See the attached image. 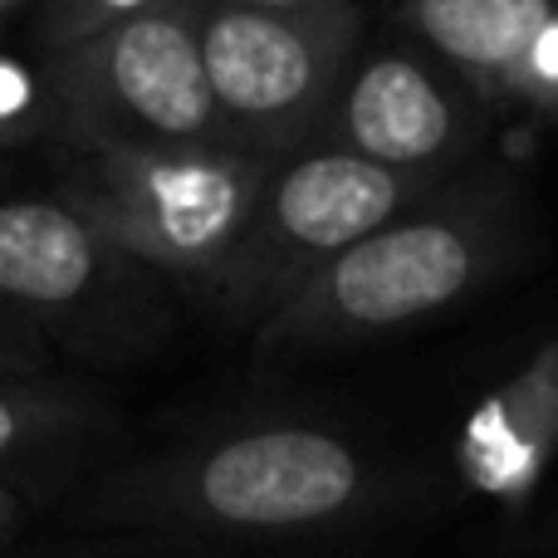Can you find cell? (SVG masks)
<instances>
[{
  "label": "cell",
  "mask_w": 558,
  "mask_h": 558,
  "mask_svg": "<svg viewBox=\"0 0 558 558\" xmlns=\"http://www.w3.org/2000/svg\"><path fill=\"white\" fill-rule=\"evenodd\" d=\"M436 471L338 416H251L118 465L74 500L94 530L182 544L304 549L416 514Z\"/></svg>",
  "instance_id": "cell-1"
},
{
  "label": "cell",
  "mask_w": 558,
  "mask_h": 558,
  "mask_svg": "<svg viewBox=\"0 0 558 558\" xmlns=\"http://www.w3.org/2000/svg\"><path fill=\"white\" fill-rule=\"evenodd\" d=\"M544 241L530 182L481 162L422 206L343 251L255 333L270 357H324L392 343L397 333L485 299Z\"/></svg>",
  "instance_id": "cell-2"
},
{
  "label": "cell",
  "mask_w": 558,
  "mask_h": 558,
  "mask_svg": "<svg viewBox=\"0 0 558 558\" xmlns=\"http://www.w3.org/2000/svg\"><path fill=\"white\" fill-rule=\"evenodd\" d=\"M39 157L49 162V192L78 206L143 270L202 304L275 172V162L235 147L64 143Z\"/></svg>",
  "instance_id": "cell-3"
},
{
  "label": "cell",
  "mask_w": 558,
  "mask_h": 558,
  "mask_svg": "<svg viewBox=\"0 0 558 558\" xmlns=\"http://www.w3.org/2000/svg\"><path fill=\"white\" fill-rule=\"evenodd\" d=\"M0 308L84 363L137 357L172 328L167 279L118 251L49 186L0 192Z\"/></svg>",
  "instance_id": "cell-4"
},
{
  "label": "cell",
  "mask_w": 558,
  "mask_h": 558,
  "mask_svg": "<svg viewBox=\"0 0 558 558\" xmlns=\"http://www.w3.org/2000/svg\"><path fill=\"white\" fill-rule=\"evenodd\" d=\"M436 192H441L436 182L357 162L333 147H304L284 157L275 162L251 226L226 275L216 279L206 308H216L221 324L260 333L279 308L294 304L299 289L318 270H328L363 235L397 221Z\"/></svg>",
  "instance_id": "cell-5"
},
{
  "label": "cell",
  "mask_w": 558,
  "mask_h": 558,
  "mask_svg": "<svg viewBox=\"0 0 558 558\" xmlns=\"http://www.w3.org/2000/svg\"><path fill=\"white\" fill-rule=\"evenodd\" d=\"M363 35V0L202 5L206 84L226 143L265 162L314 147Z\"/></svg>",
  "instance_id": "cell-6"
},
{
  "label": "cell",
  "mask_w": 558,
  "mask_h": 558,
  "mask_svg": "<svg viewBox=\"0 0 558 558\" xmlns=\"http://www.w3.org/2000/svg\"><path fill=\"white\" fill-rule=\"evenodd\" d=\"M49 59L69 113L64 143L231 147L206 84L202 10L192 0L137 10Z\"/></svg>",
  "instance_id": "cell-7"
},
{
  "label": "cell",
  "mask_w": 558,
  "mask_h": 558,
  "mask_svg": "<svg viewBox=\"0 0 558 558\" xmlns=\"http://www.w3.org/2000/svg\"><path fill=\"white\" fill-rule=\"evenodd\" d=\"M490 128L495 113L461 74L377 25L348 59L314 147L446 186L485 162Z\"/></svg>",
  "instance_id": "cell-8"
},
{
  "label": "cell",
  "mask_w": 558,
  "mask_h": 558,
  "mask_svg": "<svg viewBox=\"0 0 558 558\" xmlns=\"http://www.w3.org/2000/svg\"><path fill=\"white\" fill-rule=\"evenodd\" d=\"M383 25L461 74L495 118L558 128V0H387Z\"/></svg>",
  "instance_id": "cell-9"
},
{
  "label": "cell",
  "mask_w": 558,
  "mask_h": 558,
  "mask_svg": "<svg viewBox=\"0 0 558 558\" xmlns=\"http://www.w3.org/2000/svg\"><path fill=\"white\" fill-rule=\"evenodd\" d=\"M558 461V338L495 383L451 441V471L471 490L524 505Z\"/></svg>",
  "instance_id": "cell-10"
},
{
  "label": "cell",
  "mask_w": 558,
  "mask_h": 558,
  "mask_svg": "<svg viewBox=\"0 0 558 558\" xmlns=\"http://www.w3.org/2000/svg\"><path fill=\"white\" fill-rule=\"evenodd\" d=\"M113 426L108 407L59 377L0 383V481L5 471L64 456Z\"/></svg>",
  "instance_id": "cell-11"
},
{
  "label": "cell",
  "mask_w": 558,
  "mask_h": 558,
  "mask_svg": "<svg viewBox=\"0 0 558 558\" xmlns=\"http://www.w3.org/2000/svg\"><path fill=\"white\" fill-rule=\"evenodd\" d=\"M69 137L54 59L0 49V162L20 153H49Z\"/></svg>",
  "instance_id": "cell-12"
},
{
  "label": "cell",
  "mask_w": 558,
  "mask_h": 558,
  "mask_svg": "<svg viewBox=\"0 0 558 558\" xmlns=\"http://www.w3.org/2000/svg\"><path fill=\"white\" fill-rule=\"evenodd\" d=\"M153 5H162V0H35V10L25 15V35L35 39L39 54H59V49L84 45L98 29Z\"/></svg>",
  "instance_id": "cell-13"
},
{
  "label": "cell",
  "mask_w": 558,
  "mask_h": 558,
  "mask_svg": "<svg viewBox=\"0 0 558 558\" xmlns=\"http://www.w3.org/2000/svg\"><path fill=\"white\" fill-rule=\"evenodd\" d=\"M49 363H54V348H49L20 314L0 308V383L49 377Z\"/></svg>",
  "instance_id": "cell-14"
},
{
  "label": "cell",
  "mask_w": 558,
  "mask_h": 558,
  "mask_svg": "<svg viewBox=\"0 0 558 558\" xmlns=\"http://www.w3.org/2000/svg\"><path fill=\"white\" fill-rule=\"evenodd\" d=\"M20 514H25V490L10 485V481H0V539L20 524Z\"/></svg>",
  "instance_id": "cell-15"
},
{
  "label": "cell",
  "mask_w": 558,
  "mask_h": 558,
  "mask_svg": "<svg viewBox=\"0 0 558 558\" xmlns=\"http://www.w3.org/2000/svg\"><path fill=\"white\" fill-rule=\"evenodd\" d=\"M534 558H558V514L534 534Z\"/></svg>",
  "instance_id": "cell-16"
},
{
  "label": "cell",
  "mask_w": 558,
  "mask_h": 558,
  "mask_svg": "<svg viewBox=\"0 0 558 558\" xmlns=\"http://www.w3.org/2000/svg\"><path fill=\"white\" fill-rule=\"evenodd\" d=\"M192 5H318V0H192Z\"/></svg>",
  "instance_id": "cell-17"
},
{
  "label": "cell",
  "mask_w": 558,
  "mask_h": 558,
  "mask_svg": "<svg viewBox=\"0 0 558 558\" xmlns=\"http://www.w3.org/2000/svg\"><path fill=\"white\" fill-rule=\"evenodd\" d=\"M29 10H35V0H0V29H5L10 20H25Z\"/></svg>",
  "instance_id": "cell-18"
}]
</instances>
